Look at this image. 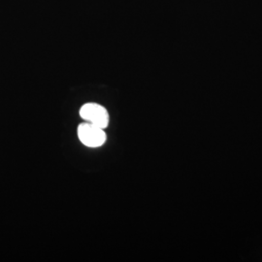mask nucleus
Returning a JSON list of instances; mask_svg holds the SVG:
<instances>
[{"label":"nucleus","instance_id":"f257e3e1","mask_svg":"<svg viewBox=\"0 0 262 262\" xmlns=\"http://www.w3.org/2000/svg\"><path fill=\"white\" fill-rule=\"evenodd\" d=\"M78 136L84 145L92 148L100 147L106 141V134L103 128L90 122L79 125Z\"/></svg>","mask_w":262,"mask_h":262},{"label":"nucleus","instance_id":"f03ea898","mask_svg":"<svg viewBox=\"0 0 262 262\" xmlns=\"http://www.w3.org/2000/svg\"><path fill=\"white\" fill-rule=\"evenodd\" d=\"M81 117L90 123L101 128H106L109 123V115L107 110L95 103L84 104L80 110Z\"/></svg>","mask_w":262,"mask_h":262}]
</instances>
